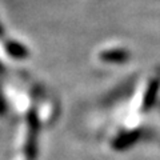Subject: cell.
I'll use <instances>...</instances> for the list:
<instances>
[{
  "label": "cell",
  "instance_id": "obj_2",
  "mask_svg": "<svg viewBox=\"0 0 160 160\" xmlns=\"http://www.w3.org/2000/svg\"><path fill=\"white\" fill-rule=\"evenodd\" d=\"M3 35V28H2V26H0V36Z\"/></svg>",
  "mask_w": 160,
  "mask_h": 160
},
{
  "label": "cell",
  "instance_id": "obj_1",
  "mask_svg": "<svg viewBox=\"0 0 160 160\" xmlns=\"http://www.w3.org/2000/svg\"><path fill=\"white\" fill-rule=\"evenodd\" d=\"M6 48H7L8 53L12 55V56H15V58H24V56H27V49L24 48L22 44H18L15 42H8Z\"/></svg>",
  "mask_w": 160,
  "mask_h": 160
}]
</instances>
